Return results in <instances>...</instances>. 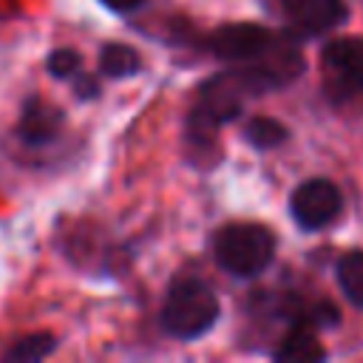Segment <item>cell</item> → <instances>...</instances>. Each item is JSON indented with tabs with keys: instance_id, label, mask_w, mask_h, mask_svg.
Masks as SVG:
<instances>
[{
	"instance_id": "cell-14",
	"label": "cell",
	"mask_w": 363,
	"mask_h": 363,
	"mask_svg": "<svg viewBox=\"0 0 363 363\" xmlns=\"http://www.w3.org/2000/svg\"><path fill=\"white\" fill-rule=\"evenodd\" d=\"M45 68L54 79H77L82 74V57L74 48H57L48 54Z\"/></svg>"
},
{
	"instance_id": "cell-4",
	"label": "cell",
	"mask_w": 363,
	"mask_h": 363,
	"mask_svg": "<svg viewBox=\"0 0 363 363\" xmlns=\"http://www.w3.org/2000/svg\"><path fill=\"white\" fill-rule=\"evenodd\" d=\"M213 258L227 275L255 278L275 258V235L269 227L255 221L224 224L213 235Z\"/></svg>"
},
{
	"instance_id": "cell-7",
	"label": "cell",
	"mask_w": 363,
	"mask_h": 363,
	"mask_svg": "<svg viewBox=\"0 0 363 363\" xmlns=\"http://www.w3.org/2000/svg\"><path fill=\"white\" fill-rule=\"evenodd\" d=\"M292 37H320L337 28L349 9L343 0H269Z\"/></svg>"
},
{
	"instance_id": "cell-2",
	"label": "cell",
	"mask_w": 363,
	"mask_h": 363,
	"mask_svg": "<svg viewBox=\"0 0 363 363\" xmlns=\"http://www.w3.org/2000/svg\"><path fill=\"white\" fill-rule=\"evenodd\" d=\"M255 85L247 79V74L241 68H230L221 71L216 77H210L196 96V105L190 111L187 119V139H193L196 145H210L213 136L218 133L221 125L233 122L247 96H255Z\"/></svg>"
},
{
	"instance_id": "cell-11",
	"label": "cell",
	"mask_w": 363,
	"mask_h": 363,
	"mask_svg": "<svg viewBox=\"0 0 363 363\" xmlns=\"http://www.w3.org/2000/svg\"><path fill=\"white\" fill-rule=\"evenodd\" d=\"M340 292L346 295V301L357 309H363V250H352L346 255H340L337 267H335Z\"/></svg>"
},
{
	"instance_id": "cell-3",
	"label": "cell",
	"mask_w": 363,
	"mask_h": 363,
	"mask_svg": "<svg viewBox=\"0 0 363 363\" xmlns=\"http://www.w3.org/2000/svg\"><path fill=\"white\" fill-rule=\"evenodd\" d=\"M218 312L221 306L216 289L196 275H184L167 286L159 320L170 337L196 340L216 326Z\"/></svg>"
},
{
	"instance_id": "cell-8",
	"label": "cell",
	"mask_w": 363,
	"mask_h": 363,
	"mask_svg": "<svg viewBox=\"0 0 363 363\" xmlns=\"http://www.w3.org/2000/svg\"><path fill=\"white\" fill-rule=\"evenodd\" d=\"M62 128H65V113L57 105L40 99V96H28L14 133L28 147H45L60 139Z\"/></svg>"
},
{
	"instance_id": "cell-10",
	"label": "cell",
	"mask_w": 363,
	"mask_h": 363,
	"mask_svg": "<svg viewBox=\"0 0 363 363\" xmlns=\"http://www.w3.org/2000/svg\"><path fill=\"white\" fill-rule=\"evenodd\" d=\"M142 71V57L133 45L125 43H105L99 48V74L108 79L136 77Z\"/></svg>"
},
{
	"instance_id": "cell-13",
	"label": "cell",
	"mask_w": 363,
	"mask_h": 363,
	"mask_svg": "<svg viewBox=\"0 0 363 363\" xmlns=\"http://www.w3.org/2000/svg\"><path fill=\"white\" fill-rule=\"evenodd\" d=\"M289 136V130L272 119V116H252L247 125H244V139L255 147V150H272L278 145H284Z\"/></svg>"
},
{
	"instance_id": "cell-6",
	"label": "cell",
	"mask_w": 363,
	"mask_h": 363,
	"mask_svg": "<svg viewBox=\"0 0 363 363\" xmlns=\"http://www.w3.org/2000/svg\"><path fill=\"white\" fill-rule=\"evenodd\" d=\"M343 210V193L329 179H306L289 196V213L295 224L306 233L329 227Z\"/></svg>"
},
{
	"instance_id": "cell-12",
	"label": "cell",
	"mask_w": 363,
	"mask_h": 363,
	"mask_svg": "<svg viewBox=\"0 0 363 363\" xmlns=\"http://www.w3.org/2000/svg\"><path fill=\"white\" fill-rule=\"evenodd\" d=\"M54 349H57V337L48 332H37V335H26L14 340L3 352V360L6 363H37V360H45Z\"/></svg>"
},
{
	"instance_id": "cell-5",
	"label": "cell",
	"mask_w": 363,
	"mask_h": 363,
	"mask_svg": "<svg viewBox=\"0 0 363 363\" xmlns=\"http://www.w3.org/2000/svg\"><path fill=\"white\" fill-rule=\"evenodd\" d=\"M323 94L335 105L363 99V37H337L320 51Z\"/></svg>"
},
{
	"instance_id": "cell-9",
	"label": "cell",
	"mask_w": 363,
	"mask_h": 363,
	"mask_svg": "<svg viewBox=\"0 0 363 363\" xmlns=\"http://www.w3.org/2000/svg\"><path fill=\"white\" fill-rule=\"evenodd\" d=\"M323 357H326V349L315 337V329L303 323H292L272 352V360H281V363H315Z\"/></svg>"
},
{
	"instance_id": "cell-1",
	"label": "cell",
	"mask_w": 363,
	"mask_h": 363,
	"mask_svg": "<svg viewBox=\"0 0 363 363\" xmlns=\"http://www.w3.org/2000/svg\"><path fill=\"white\" fill-rule=\"evenodd\" d=\"M207 51L224 62L241 65L258 94L284 88L295 82L303 71V57L298 45L267 26L258 23H227L207 34Z\"/></svg>"
},
{
	"instance_id": "cell-15",
	"label": "cell",
	"mask_w": 363,
	"mask_h": 363,
	"mask_svg": "<svg viewBox=\"0 0 363 363\" xmlns=\"http://www.w3.org/2000/svg\"><path fill=\"white\" fill-rule=\"evenodd\" d=\"M111 11H119V14H125V11H133V9H139L145 0H102Z\"/></svg>"
}]
</instances>
